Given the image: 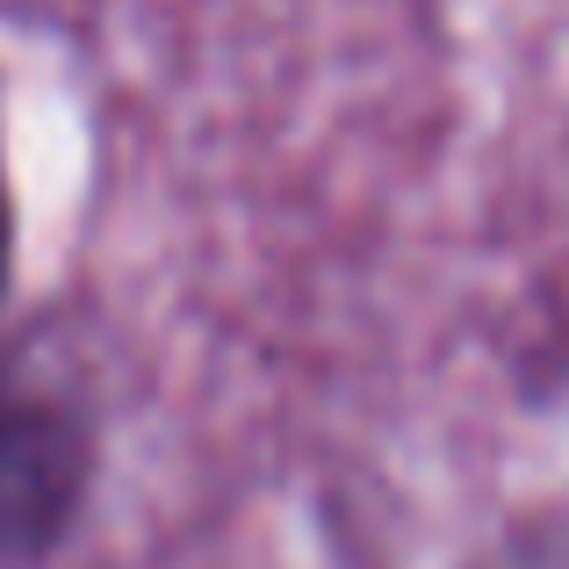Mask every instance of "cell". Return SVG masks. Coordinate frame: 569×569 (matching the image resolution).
I'll use <instances>...</instances> for the list:
<instances>
[{
  "instance_id": "cell-1",
  "label": "cell",
  "mask_w": 569,
  "mask_h": 569,
  "mask_svg": "<svg viewBox=\"0 0 569 569\" xmlns=\"http://www.w3.org/2000/svg\"><path fill=\"white\" fill-rule=\"evenodd\" d=\"M101 490V418L0 325V569H58Z\"/></svg>"
},
{
  "instance_id": "cell-2",
  "label": "cell",
  "mask_w": 569,
  "mask_h": 569,
  "mask_svg": "<svg viewBox=\"0 0 569 569\" xmlns=\"http://www.w3.org/2000/svg\"><path fill=\"white\" fill-rule=\"evenodd\" d=\"M14 274H22V194H14V167H8V101H0V325L14 303Z\"/></svg>"
}]
</instances>
